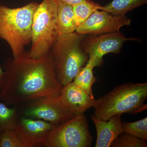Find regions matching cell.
<instances>
[{
    "mask_svg": "<svg viewBox=\"0 0 147 147\" xmlns=\"http://www.w3.org/2000/svg\"><path fill=\"white\" fill-rule=\"evenodd\" d=\"M2 67L4 74L0 101L7 106L61 96L63 87L56 78L48 54L33 59L25 51L16 59H6Z\"/></svg>",
    "mask_w": 147,
    "mask_h": 147,
    "instance_id": "1",
    "label": "cell"
},
{
    "mask_svg": "<svg viewBox=\"0 0 147 147\" xmlns=\"http://www.w3.org/2000/svg\"><path fill=\"white\" fill-rule=\"evenodd\" d=\"M84 35L74 32L59 35L48 53L56 78L63 87L72 82L88 60L82 47Z\"/></svg>",
    "mask_w": 147,
    "mask_h": 147,
    "instance_id": "2",
    "label": "cell"
},
{
    "mask_svg": "<svg viewBox=\"0 0 147 147\" xmlns=\"http://www.w3.org/2000/svg\"><path fill=\"white\" fill-rule=\"evenodd\" d=\"M147 82L122 84L96 100L94 115L107 121L117 115L139 113L147 107Z\"/></svg>",
    "mask_w": 147,
    "mask_h": 147,
    "instance_id": "3",
    "label": "cell"
},
{
    "mask_svg": "<svg viewBox=\"0 0 147 147\" xmlns=\"http://www.w3.org/2000/svg\"><path fill=\"white\" fill-rule=\"evenodd\" d=\"M38 5L31 2L14 8L0 5V38L8 43L13 59L21 56L31 42L33 18Z\"/></svg>",
    "mask_w": 147,
    "mask_h": 147,
    "instance_id": "4",
    "label": "cell"
},
{
    "mask_svg": "<svg viewBox=\"0 0 147 147\" xmlns=\"http://www.w3.org/2000/svg\"><path fill=\"white\" fill-rule=\"evenodd\" d=\"M58 4L55 0H43L38 4L33 18L30 57L38 59L49 53L58 35L55 21Z\"/></svg>",
    "mask_w": 147,
    "mask_h": 147,
    "instance_id": "5",
    "label": "cell"
},
{
    "mask_svg": "<svg viewBox=\"0 0 147 147\" xmlns=\"http://www.w3.org/2000/svg\"><path fill=\"white\" fill-rule=\"evenodd\" d=\"M93 138L84 114L55 127L50 132L46 147H89Z\"/></svg>",
    "mask_w": 147,
    "mask_h": 147,
    "instance_id": "6",
    "label": "cell"
},
{
    "mask_svg": "<svg viewBox=\"0 0 147 147\" xmlns=\"http://www.w3.org/2000/svg\"><path fill=\"white\" fill-rule=\"evenodd\" d=\"M16 107L20 115L45 121L55 126L75 117L64 105L60 96L40 98Z\"/></svg>",
    "mask_w": 147,
    "mask_h": 147,
    "instance_id": "7",
    "label": "cell"
},
{
    "mask_svg": "<svg viewBox=\"0 0 147 147\" xmlns=\"http://www.w3.org/2000/svg\"><path fill=\"white\" fill-rule=\"evenodd\" d=\"M135 40L136 38H127L120 31L93 35L84 41L83 40L82 47L96 67L102 65L104 55L109 53L119 54L124 42Z\"/></svg>",
    "mask_w": 147,
    "mask_h": 147,
    "instance_id": "8",
    "label": "cell"
},
{
    "mask_svg": "<svg viewBox=\"0 0 147 147\" xmlns=\"http://www.w3.org/2000/svg\"><path fill=\"white\" fill-rule=\"evenodd\" d=\"M55 127L48 122L20 115L13 129L25 147H45L48 136Z\"/></svg>",
    "mask_w": 147,
    "mask_h": 147,
    "instance_id": "9",
    "label": "cell"
},
{
    "mask_svg": "<svg viewBox=\"0 0 147 147\" xmlns=\"http://www.w3.org/2000/svg\"><path fill=\"white\" fill-rule=\"evenodd\" d=\"M131 22L125 15L113 16L104 11L96 10L77 27L76 32L81 35H99L119 32L121 27L129 26Z\"/></svg>",
    "mask_w": 147,
    "mask_h": 147,
    "instance_id": "10",
    "label": "cell"
},
{
    "mask_svg": "<svg viewBox=\"0 0 147 147\" xmlns=\"http://www.w3.org/2000/svg\"><path fill=\"white\" fill-rule=\"evenodd\" d=\"M60 97L65 106L75 116L94 108L96 100L72 82L63 87Z\"/></svg>",
    "mask_w": 147,
    "mask_h": 147,
    "instance_id": "11",
    "label": "cell"
},
{
    "mask_svg": "<svg viewBox=\"0 0 147 147\" xmlns=\"http://www.w3.org/2000/svg\"><path fill=\"white\" fill-rule=\"evenodd\" d=\"M93 121L96 128V141L95 147H109L118 137L123 133L121 115L113 116L107 121L97 118L92 115Z\"/></svg>",
    "mask_w": 147,
    "mask_h": 147,
    "instance_id": "12",
    "label": "cell"
},
{
    "mask_svg": "<svg viewBox=\"0 0 147 147\" xmlns=\"http://www.w3.org/2000/svg\"><path fill=\"white\" fill-rule=\"evenodd\" d=\"M77 28L73 6L67 4H59L55 21V29L58 35L74 32Z\"/></svg>",
    "mask_w": 147,
    "mask_h": 147,
    "instance_id": "13",
    "label": "cell"
},
{
    "mask_svg": "<svg viewBox=\"0 0 147 147\" xmlns=\"http://www.w3.org/2000/svg\"><path fill=\"white\" fill-rule=\"evenodd\" d=\"M95 66L89 59L86 64L79 70L74 79L72 83L83 90L91 96L94 97L92 87L96 82L93 74Z\"/></svg>",
    "mask_w": 147,
    "mask_h": 147,
    "instance_id": "14",
    "label": "cell"
},
{
    "mask_svg": "<svg viewBox=\"0 0 147 147\" xmlns=\"http://www.w3.org/2000/svg\"><path fill=\"white\" fill-rule=\"evenodd\" d=\"M147 0H113L100 10L104 11L113 16L125 15L128 11L146 4Z\"/></svg>",
    "mask_w": 147,
    "mask_h": 147,
    "instance_id": "15",
    "label": "cell"
},
{
    "mask_svg": "<svg viewBox=\"0 0 147 147\" xmlns=\"http://www.w3.org/2000/svg\"><path fill=\"white\" fill-rule=\"evenodd\" d=\"M73 7L74 20L77 27L85 22L95 11L100 10L101 7L98 4L90 0H85Z\"/></svg>",
    "mask_w": 147,
    "mask_h": 147,
    "instance_id": "16",
    "label": "cell"
},
{
    "mask_svg": "<svg viewBox=\"0 0 147 147\" xmlns=\"http://www.w3.org/2000/svg\"><path fill=\"white\" fill-rule=\"evenodd\" d=\"M19 115L17 107L9 108L0 101V134L6 129L13 128Z\"/></svg>",
    "mask_w": 147,
    "mask_h": 147,
    "instance_id": "17",
    "label": "cell"
},
{
    "mask_svg": "<svg viewBox=\"0 0 147 147\" xmlns=\"http://www.w3.org/2000/svg\"><path fill=\"white\" fill-rule=\"evenodd\" d=\"M123 131L143 140H147V118L132 122L122 123Z\"/></svg>",
    "mask_w": 147,
    "mask_h": 147,
    "instance_id": "18",
    "label": "cell"
},
{
    "mask_svg": "<svg viewBox=\"0 0 147 147\" xmlns=\"http://www.w3.org/2000/svg\"><path fill=\"white\" fill-rule=\"evenodd\" d=\"M146 140L125 133H122L113 142L111 147H146Z\"/></svg>",
    "mask_w": 147,
    "mask_h": 147,
    "instance_id": "19",
    "label": "cell"
},
{
    "mask_svg": "<svg viewBox=\"0 0 147 147\" xmlns=\"http://www.w3.org/2000/svg\"><path fill=\"white\" fill-rule=\"evenodd\" d=\"M0 147H26L13 128L8 129L0 134Z\"/></svg>",
    "mask_w": 147,
    "mask_h": 147,
    "instance_id": "20",
    "label": "cell"
},
{
    "mask_svg": "<svg viewBox=\"0 0 147 147\" xmlns=\"http://www.w3.org/2000/svg\"><path fill=\"white\" fill-rule=\"evenodd\" d=\"M58 4H67L72 6L82 2L85 0H55Z\"/></svg>",
    "mask_w": 147,
    "mask_h": 147,
    "instance_id": "21",
    "label": "cell"
},
{
    "mask_svg": "<svg viewBox=\"0 0 147 147\" xmlns=\"http://www.w3.org/2000/svg\"><path fill=\"white\" fill-rule=\"evenodd\" d=\"M4 71L2 67L0 65V91L2 88L3 84Z\"/></svg>",
    "mask_w": 147,
    "mask_h": 147,
    "instance_id": "22",
    "label": "cell"
}]
</instances>
